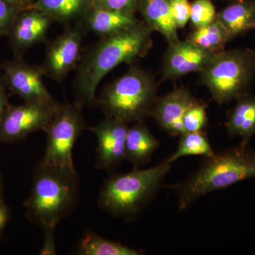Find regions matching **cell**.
Listing matches in <instances>:
<instances>
[{
  "instance_id": "cell-13",
  "label": "cell",
  "mask_w": 255,
  "mask_h": 255,
  "mask_svg": "<svg viewBox=\"0 0 255 255\" xmlns=\"http://www.w3.org/2000/svg\"><path fill=\"white\" fill-rule=\"evenodd\" d=\"M214 54L189 39L169 44L164 58V78L174 79L191 73H201Z\"/></svg>"
},
{
  "instance_id": "cell-25",
  "label": "cell",
  "mask_w": 255,
  "mask_h": 255,
  "mask_svg": "<svg viewBox=\"0 0 255 255\" xmlns=\"http://www.w3.org/2000/svg\"><path fill=\"white\" fill-rule=\"evenodd\" d=\"M206 107L198 102L191 106L183 117V127L186 132L201 131L207 124Z\"/></svg>"
},
{
  "instance_id": "cell-2",
  "label": "cell",
  "mask_w": 255,
  "mask_h": 255,
  "mask_svg": "<svg viewBox=\"0 0 255 255\" xmlns=\"http://www.w3.org/2000/svg\"><path fill=\"white\" fill-rule=\"evenodd\" d=\"M255 178V151L239 145L212 157H205L200 167L187 180L175 186L178 209L182 211L194 201L213 191L246 179Z\"/></svg>"
},
{
  "instance_id": "cell-5",
  "label": "cell",
  "mask_w": 255,
  "mask_h": 255,
  "mask_svg": "<svg viewBox=\"0 0 255 255\" xmlns=\"http://www.w3.org/2000/svg\"><path fill=\"white\" fill-rule=\"evenodd\" d=\"M157 100L155 80L145 70L135 65L105 87L97 105L107 117L130 122H142Z\"/></svg>"
},
{
  "instance_id": "cell-1",
  "label": "cell",
  "mask_w": 255,
  "mask_h": 255,
  "mask_svg": "<svg viewBox=\"0 0 255 255\" xmlns=\"http://www.w3.org/2000/svg\"><path fill=\"white\" fill-rule=\"evenodd\" d=\"M152 32L140 21L125 31L102 37L81 55L74 83L75 102L82 107L97 105L96 90L100 82L121 64H132L145 56L152 46Z\"/></svg>"
},
{
  "instance_id": "cell-20",
  "label": "cell",
  "mask_w": 255,
  "mask_h": 255,
  "mask_svg": "<svg viewBox=\"0 0 255 255\" xmlns=\"http://www.w3.org/2000/svg\"><path fill=\"white\" fill-rule=\"evenodd\" d=\"M92 5V0H36L30 6L66 26L78 22Z\"/></svg>"
},
{
  "instance_id": "cell-10",
  "label": "cell",
  "mask_w": 255,
  "mask_h": 255,
  "mask_svg": "<svg viewBox=\"0 0 255 255\" xmlns=\"http://www.w3.org/2000/svg\"><path fill=\"white\" fill-rule=\"evenodd\" d=\"M1 68L6 86L25 102L57 103L43 82L41 67L29 65L21 57H15L3 63Z\"/></svg>"
},
{
  "instance_id": "cell-22",
  "label": "cell",
  "mask_w": 255,
  "mask_h": 255,
  "mask_svg": "<svg viewBox=\"0 0 255 255\" xmlns=\"http://www.w3.org/2000/svg\"><path fill=\"white\" fill-rule=\"evenodd\" d=\"M188 39L204 49L216 53L222 51L232 38L223 25L216 19L207 26L195 28L189 34Z\"/></svg>"
},
{
  "instance_id": "cell-23",
  "label": "cell",
  "mask_w": 255,
  "mask_h": 255,
  "mask_svg": "<svg viewBox=\"0 0 255 255\" xmlns=\"http://www.w3.org/2000/svg\"><path fill=\"white\" fill-rule=\"evenodd\" d=\"M180 136L177 150L166 159L168 163L172 164L177 159L186 156L201 155L204 157H211L214 155V149L202 130L186 132Z\"/></svg>"
},
{
  "instance_id": "cell-27",
  "label": "cell",
  "mask_w": 255,
  "mask_h": 255,
  "mask_svg": "<svg viewBox=\"0 0 255 255\" xmlns=\"http://www.w3.org/2000/svg\"><path fill=\"white\" fill-rule=\"evenodd\" d=\"M140 0H92V5L104 9L135 14L138 11Z\"/></svg>"
},
{
  "instance_id": "cell-29",
  "label": "cell",
  "mask_w": 255,
  "mask_h": 255,
  "mask_svg": "<svg viewBox=\"0 0 255 255\" xmlns=\"http://www.w3.org/2000/svg\"><path fill=\"white\" fill-rule=\"evenodd\" d=\"M55 228H44V245L40 253L41 255H56L54 231Z\"/></svg>"
},
{
  "instance_id": "cell-24",
  "label": "cell",
  "mask_w": 255,
  "mask_h": 255,
  "mask_svg": "<svg viewBox=\"0 0 255 255\" xmlns=\"http://www.w3.org/2000/svg\"><path fill=\"white\" fill-rule=\"evenodd\" d=\"M216 14V8L211 0H194L191 4L190 21L195 28L214 22Z\"/></svg>"
},
{
  "instance_id": "cell-3",
  "label": "cell",
  "mask_w": 255,
  "mask_h": 255,
  "mask_svg": "<svg viewBox=\"0 0 255 255\" xmlns=\"http://www.w3.org/2000/svg\"><path fill=\"white\" fill-rule=\"evenodd\" d=\"M75 171L38 163L30 197L28 219L42 228H55L72 211L78 197Z\"/></svg>"
},
{
  "instance_id": "cell-11",
  "label": "cell",
  "mask_w": 255,
  "mask_h": 255,
  "mask_svg": "<svg viewBox=\"0 0 255 255\" xmlns=\"http://www.w3.org/2000/svg\"><path fill=\"white\" fill-rule=\"evenodd\" d=\"M54 21L48 15L28 6L18 15L8 32V39L15 57H22L32 46L47 41V33Z\"/></svg>"
},
{
  "instance_id": "cell-30",
  "label": "cell",
  "mask_w": 255,
  "mask_h": 255,
  "mask_svg": "<svg viewBox=\"0 0 255 255\" xmlns=\"http://www.w3.org/2000/svg\"><path fill=\"white\" fill-rule=\"evenodd\" d=\"M6 87L4 78H0V122L2 119L6 107L9 105L6 97Z\"/></svg>"
},
{
  "instance_id": "cell-4",
  "label": "cell",
  "mask_w": 255,
  "mask_h": 255,
  "mask_svg": "<svg viewBox=\"0 0 255 255\" xmlns=\"http://www.w3.org/2000/svg\"><path fill=\"white\" fill-rule=\"evenodd\" d=\"M171 167L172 164L165 160L152 168L135 167L128 173L112 176L101 191V208L119 217H135L153 199Z\"/></svg>"
},
{
  "instance_id": "cell-8",
  "label": "cell",
  "mask_w": 255,
  "mask_h": 255,
  "mask_svg": "<svg viewBox=\"0 0 255 255\" xmlns=\"http://www.w3.org/2000/svg\"><path fill=\"white\" fill-rule=\"evenodd\" d=\"M59 104L25 102L21 106L6 107L0 122V142L16 141L32 132L46 130Z\"/></svg>"
},
{
  "instance_id": "cell-15",
  "label": "cell",
  "mask_w": 255,
  "mask_h": 255,
  "mask_svg": "<svg viewBox=\"0 0 255 255\" xmlns=\"http://www.w3.org/2000/svg\"><path fill=\"white\" fill-rule=\"evenodd\" d=\"M135 14L104 9L92 5L80 21L85 31L92 32L100 38L125 31L140 22Z\"/></svg>"
},
{
  "instance_id": "cell-34",
  "label": "cell",
  "mask_w": 255,
  "mask_h": 255,
  "mask_svg": "<svg viewBox=\"0 0 255 255\" xmlns=\"http://www.w3.org/2000/svg\"><path fill=\"white\" fill-rule=\"evenodd\" d=\"M228 1H234V0H228Z\"/></svg>"
},
{
  "instance_id": "cell-33",
  "label": "cell",
  "mask_w": 255,
  "mask_h": 255,
  "mask_svg": "<svg viewBox=\"0 0 255 255\" xmlns=\"http://www.w3.org/2000/svg\"><path fill=\"white\" fill-rule=\"evenodd\" d=\"M23 4L25 6H30L33 3V0H22Z\"/></svg>"
},
{
  "instance_id": "cell-17",
  "label": "cell",
  "mask_w": 255,
  "mask_h": 255,
  "mask_svg": "<svg viewBox=\"0 0 255 255\" xmlns=\"http://www.w3.org/2000/svg\"><path fill=\"white\" fill-rule=\"evenodd\" d=\"M237 100L236 105L228 113L226 127L230 136H240L241 144L248 145L255 134V97L246 94Z\"/></svg>"
},
{
  "instance_id": "cell-9",
  "label": "cell",
  "mask_w": 255,
  "mask_h": 255,
  "mask_svg": "<svg viewBox=\"0 0 255 255\" xmlns=\"http://www.w3.org/2000/svg\"><path fill=\"white\" fill-rule=\"evenodd\" d=\"M85 33L82 25L77 22L66 26L63 34L48 43L44 61L40 66L43 75L53 81L63 82L78 65Z\"/></svg>"
},
{
  "instance_id": "cell-7",
  "label": "cell",
  "mask_w": 255,
  "mask_h": 255,
  "mask_svg": "<svg viewBox=\"0 0 255 255\" xmlns=\"http://www.w3.org/2000/svg\"><path fill=\"white\" fill-rule=\"evenodd\" d=\"M82 107L77 102L60 105L44 130L47 134V144L40 163L75 171L73 147L85 128Z\"/></svg>"
},
{
  "instance_id": "cell-16",
  "label": "cell",
  "mask_w": 255,
  "mask_h": 255,
  "mask_svg": "<svg viewBox=\"0 0 255 255\" xmlns=\"http://www.w3.org/2000/svg\"><path fill=\"white\" fill-rule=\"evenodd\" d=\"M138 11L146 25L152 31L160 33L169 45L179 41L171 11V0H140Z\"/></svg>"
},
{
  "instance_id": "cell-28",
  "label": "cell",
  "mask_w": 255,
  "mask_h": 255,
  "mask_svg": "<svg viewBox=\"0 0 255 255\" xmlns=\"http://www.w3.org/2000/svg\"><path fill=\"white\" fill-rule=\"evenodd\" d=\"M171 11L177 28L184 27L190 20L191 4L189 0H171Z\"/></svg>"
},
{
  "instance_id": "cell-32",
  "label": "cell",
  "mask_w": 255,
  "mask_h": 255,
  "mask_svg": "<svg viewBox=\"0 0 255 255\" xmlns=\"http://www.w3.org/2000/svg\"><path fill=\"white\" fill-rule=\"evenodd\" d=\"M6 1H9L13 4L20 5V6H26L23 4L22 0H6Z\"/></svg>"
},
{
  "instance_id": "cell-31",
  "label": "cell",
  "mask_w": 255,
  "mask_h": 255,
  "mask_svg": "<svg viewBox=\"0 0 255 255\" xmlns=\"http://www.w3.org/2000/svg\"><path fill=\"white\" fill-rule=\"evenodd\" d=\"M8 219L7 210L6 206L3 204L1 199H0V233L2 231L3 228L6 225Z\"/></svg>"
},
{
  "instance_id": "cell-21",
  "label": "cell",
  "mask_w": 255,
  "mask_h": 255,
  "mask_svg": "<svg viewBox=\"0 0 255 255\" xmlns=\"http://www.w3.org/2000/svg\"><path fill=\"white\" fill-rule=\"evenodd\" d=\"M82 255H140L143 252L123 246L121 243L108 241L95 233H87L82 238L79 247Z\"/></svg>"
},
{
  "instance_id": "cell-14",
  "label": "cell",
  "mask_w": 255,
  "mask_h": 255,
  "mask_svg": "<svg viewBox=\"0 0 255 255\" xmlns=\"http://www.w3.org/2000/svg\"><path fill=\"white\" fill-rule=\"evenodd\" d=\"M199 102L186 88H179L156 100L150 116L170 135L185 132L183 117L187 111Z\"/></svg>"
},
{
  "instance_id": "cell-6",
  "label": "cell",
  "mask_w": 255,
  "mask_h": 255,
  "mask_svg": "<svg viewBox=\"0 0 255 255\" xmlns=\"http://www.w3.org/2000/svg\"><path fill=\"white\" fill-rule=\"evenodd\" d=\"M203 85L219 105L246 95L255 74V53L233 50L215 53L201 72Z\"/></svg>"
},
{
  "instance_id": "cell-18",
  "label": "cell",
  "mask_w": 255,
  "mask_h": 255,
  "mask_svg": "<svg viewBox=\"0 0 255 255\" xmlns=\"http://www.w3.org/2000/svg\"><path fill=\"white\" fill-rule=\"evenodd\" d=\"M216 19L231 38L243 34L255 28V0H234L217 13Z\"/></svg>"
},
{
  "instance_id": "cell-19",
  "label": "cell",
  "mask_w": 255,
  "mask_h": 255,
  "mask_svg": "<svg viewBox=\"0 0 255 255\" xmlns=\"http://www.w3.org/2000/svg\"><path fill=\"white\" fill-rule=\"evenodd\" d=\"M159 142L142 122H137L128 128L126 139V159L135 167L148 163L154 152L159 147Z\"/></svg>"
},
{
  "instance_id": "cell-12",
  "label": "cell",
  "mask_w": 255,
  "mask_h": 255,
  "mask_svg": "<svg viewBox=\"0 0 255 255\" xmlns=\"http://www.w3.org/2000/svg\"><path fill=\"white\" fill-rule=\"evenodd\" d=\"M95 134L98 141L96 167L110 169L126 159L128 124L107 117L95 127L87 128Z\"/></svg>"
},
{
  "instance_id": "cell-26",
  "label": "cell",
  "mask_w": 255,
  "mask_h": 255,
  "mask_svg": "<svg viewBox=\"0 0 255 255\" xmlns=\"http://www.w3.org/2000/svg\"><path fill=\"white\" fill-rule=\"evenodd\" d=\"M26 7L0 0V38L7 35L18 15Z\"/></svg>"
}]
</instances>
